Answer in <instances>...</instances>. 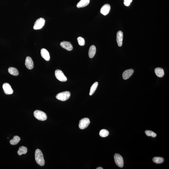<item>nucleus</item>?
I'll list each match as a JSON object with an SVG mask.
<instances>
[{
  "label": "nucleus",
  "mask_w": 169,
  "mask_h": 169,
  "mask_svg": "<svg viewBox=\"0 0 169 169\" xmlns=\"http://www.w3.org/2000/svg\"><path fill=\"white\" fill-rule=\"evenodd\" d=\"M115 161L116 164L119 167L122 168L123 166V158L120 155L116 153L114 156Z\"/></svg>",
  "instance_id": "nucleus-5"
},
{
  "label": "nucleus",
  "mask_w": 169,
  "mask_h": 169,
  "mask_svg": "<svg viewBox=\"0 0 169 169\" xmlns=\"http://www.w3.org/2000/svg\"><path fill=\"white\" fill-rule=\"evenodd\" d=\"M164 161V159L160 157H155L153 159V161L157 164H160L163 163Z\"/></svg>",
  "instance_id": "nucleus-23"
},
{
  "label": "nucleus",
  "mask_w": 169,
  "mask_h": 169,
  "mask_svg": "<svg viewBox=\"0 0 169 169\" xmlns=\"http://www.w3.org/2000/svg\"><path fill=\"white\" fill-rule=\"evenodd\" d=\"M134 73V70L132 69L127 70L123 72L122 77L124 80H127L130 78Z\"/></svg>",
  "instance_id": "nucleus-14"
},
{
  "label": "nucleus",
  "mask_w": 169,
  "mask_h": 169,
  "mask_svg": "<svg viewBox=\"0 0 169 169\" xmlns=\"http://www.w3.org/2000/svg\"><path fill=\"white\" fill-rule=\"evenodd\" d=\"M98 83L97 82H95L91 86V88H90L89 95H92L94 93L95 91H96L97 88L98 87Z\"/></svg>",
  "instance_id": "nucleus-21"
},
{
  "label": "nucleus",
  "mask_w": 169,
  "mask_h": 169,
  "mask_svg": "<svg viewBox=\"0 0 169 169\" xmlns=\"http://www.w3.org/2000/svg\"><path fill=\"white\" fill-rule=\"evenodd\" d=\"M27 152V148L25 147L22 146L19 148L17 153L19 155H21L23 154H26Z\"/></svg>",
  "instance_id": "nucleus-19"
},
{
  "label": "nucleus",
  "mask_w": 169,
  "mask_h": 169,
  "mask_svg": "<svg viewBox=\"0 0 169 169\" xmlns=\"http://www.w3.org/2000/svg\"><path fill=\"white\" fill-rule=\"evenodd\" d=\"M145 133L148 136H151L152 137L155 138L157 136V134L155 133L150 130H146L145 131Z\"/></svg>",
  "instance_id": "nucleus-24"
},
{
  "label": "nucleus",
  "mask_w": 169,
  "mask_h": 169,
  "mask_svg": "<svg viewBox=\"0 0 169 169\" xmlns=\"http://www.w3.org/2000/svg\"><path fill=\"white\" fill-rule=\"evenodd\" d=\"M132 0H124V4L125 6H129Z\"/></svg>",
  "instance_id": "nucleus-26"
},
{
  "label": "nucleus",
  "mask_w": 169,
  "mask_h": 169,
  "mask_svg": "<svg viewBox=\"0 0 169 169\" xmlns=\"http://www.w3.org/2000/svg\"><path fill=\"white\" fill-rule=\"evenodd\" d=\"M109 134V131L105 129L101 130L99 132V135L102 137L105 138L108 136Z\"/></svg>",
  "instance_id": "nucleus-22"
},
{
  "label": "nucleus",
  "mask_w": 169,
  "mask_h": 169,
  "mask_svg": "<svg viewBox=\"0 0 169 169\" xmlns=\"http://www.w3.org/2000/svg\"><path fill=\"white\" fill-rule=\"evenodd\" d=\"M33 115L36 118L40 121H44L47 119V115L41 110H36L33 113Z\"/></svg>",
  "instance_id": "nucleus-2"
},
{
  "label": "nucleus",
  "mask_w": 169,
  "mask_h": 169,
  "mask_svg": "<svg viewBox=\"0 0 169 169\" xmlns=\"http://www.w3.org/2000/svg\"><path fill=\"white\" fill-rule=\"evenodd\" d=\"M79 44L80 46H84L85 45V42L84 39L81 37H78L77 39Z\"/></svg>",
  "instance_id": "nucleus-25"
},
{
  "label": "nucleus",
  "mask_w": 169,
  "mask_h": 169,
  "mask_svg": "<svg viewBox=\"0 0 169 169\" xmlns=\"http://www.w3.org/2000/svg\"><path fill=\"white\" fill-rule=\"evenodd\" d=\"M96 169H103V168H102V167H97V168H96Z\"/></svg>",
  "instance_id": "nucleus-27"
},
{
  "label": "nucleus",
  "mask_w": 169,
  "mask_h": 169,
  "mask_svg": "<svg viewBox=\"0 0 169 169\" xmlns=\"http://www.w3.org/2000/svg\"><path fill=\"white\" fill-rule=\"evenodd\" d=\"M155 73L157 76L159 77H162L164 75V71L161 68H157L155 70Z\"/></svg>",
  "instance_id": "nucleus-17"
},
{
  "label": "nucleus",
  "mask_w": 169,
  "mask_h": 169,
  "mask_svg": "<svg viewBox=\"0 0 169 169\" xmlns=\"http://www.w3.org/2000/svg\"><path fill=\"white\" fill-rule=\"evenodd\" d=\"M45 20L43 18H41L37 19L35 23L33 28L35 29H42L44 25Z\"/></svg>",
  "instance_id": "nucleus-7"
},
{
  "label": "nucleus",
  "mask_w": 169,
  "mask_h": 169,
  "mask_svg": "<svg viewBox=\"0 0 169 169\" xmlns=\"http://www.w3.org/2000/svg\"><path fill=\"white\" fill-rule=\"evenodd\" d=\"M90 0H81L77 5L78 8H81L86 7L89 3Z\"/></svg>",
  "instance_id": "nucleus-16"
},
{
  "label": "nucleus",
  "mask_w": 169,
  "mask_h": 169,
  "mask_svg": "<svg viewBox=\"0 0 169 169\" xmlns=\"http://www.w3.org/2000/svg\"><path fill=\"white\" fill-rule=\"evenodd\" d=\"M41 55L43 58L46 61L50 60V57L49 53L46 49L42 48L41 50Z\"/></svg>",
  "instance_id": "nucleus-13"
},
{
  "label": "nucleus",
  "mask_w": 169,
  "mask_h": 169,
  "mask_svg": "<svg viewBox=\"0 0 169 169\" xmlns=\"http://www.w3.org/2000/svg\"><path fill=\"white\" fill-rule=\"evenodd\" d=\"M90 123V121L88 118H82L80 121L79 126L81 129H84L88 127Z\"/></svg>",
  "instance_id": "nucleus-6"
},
{
  "label": "nucleus",
  "mask_w": 169,
  "mask_h": 169,
  "mask_svg": "<svg viewBox=\"0 0 169 169\" xmlns=\"http://www.w3.org/2000/svg\"><path fill=\"white\" fill-rule=\"evenodd\" d=\"M111 9L110 5L108 4H106L101 8L100 12L104 15H106L109 13Z\"/></svg>",
  "instance_id": "nucleus-11"
},
{
  "label": "nucleus",
  "mask_w": 169,
  "mask_h": 169,
  "mask_svg": "<svg viewBox=\"0 0 169 169\" xmlns=\"http://www.w3.org/2000/svg\"><path fill=\"white\" fill-rule=\"evenodd\" d=\"M9 73L14 76H17L19 74L18 71L16 68L13 67H10L8 69Z\"/></svg>",
  "instance_id": "nucleus-18"
},
{
  "label": "nucleus",
  "mask_w": 169,
  "mask_h": 169,
  "mask_svg": "<svg viewBox=\"0 0 169 169\" xmlns=\"http://www.w3.org/2000/svg\"><path fill=\"white\" fill-rule=\"evenodd\" d=\"M96 52V48L95 46L92 45L90 46L88 52L89 57L92 58L95 56Z\"/></svg>",
  "instance_id": "nucleus-15"
},
{
  "label": "nucleus",
  "mask_w": 169,
  "mask_h": 169,
  "mask_svg": "<svg viewBox=\"0 0 169 169\" xmlns=\"http://www.w3.org/2000/svg\"><path fill=\"white\" fill-rule=\"evenodd\" d=\"M123 39V33L121 31L117 32V45L119 47L122 46Z\"/></svg>",
  "instance_id": "nucleus-10"
},
{
  "label": "nucleus",
  "mask_w": 169,
  "mask_h": 169,
  "mask_svg": "<svg viewBox=\"0 0 169 169\" xmlns=\"http://www.w3.org/2000/svg\"><path fill=\"white\" fill-rule=\"evenodd\" d=\"M55 77L59 81L65 82L67 81V78L63 72L60 70H56L55 72Z\"/></svg>",
  "instance_id": "nucleus-4"
},
{
  "label": "nucleus",
  "mask_w": 169,
  "mask_h": 169,
  "mask_svg": "<svg viewBox=\"0 0 169 169\" xmlns=\"http://www.w3.org/2000/svg\"><path fill=\"white\" fill-rule=\"evenodd\" d=\"M71 96L70 92L69 91H65L58 94L56 95L57 99L62 101H65L68 100Z\"/></svg>",
  "instance_id": "nucleus-3"
},
{
  "label": "nucleus",
  "mask_w": 169,
  "mask_h": 169,
  "mask_svg": "<svg viewBox=\"0 0 169 169\" xmlns=\"http://www.w3.org/2000/svg\"><path fill=\"white\" fill-rule=\"evenodd\" d=\"M25 65L29 70H31L33 67V63L31 58L29 56L27 57L25 59Z\"/></svg>",
  "instance_id": "nucleus-12"
},
{
  "label": "nucleus",
  "mask_w": 169,
  "mask_h": 169,
  "mask_svg": "<svg viewBox=\"0 0 169 169\" xmlns=\"http://www.w3.org/2000/svg\"><path fill=\"white\" fill-rule=\"evenodd\" d=\"M20 138L18 136H15L14 137L13 139L10 141V143L11 145H15L17 144L20 141Z\"/></svg>",
  "instance_id": "nucleus-20"
},
{
  "label": "nucleus",
  "mask_w": 169,
  "mask_h": 169,
  "mask_svg": "<svg viewBox=\"0 0 169 169\" xmlns=\"http://www.w3.org/2000/svg\"><path fill=\"white\" fill-rule=\"evenodd\" d=\"M4 92L7 95L12 94L13 93V90L12 88L11 85L8 83H6L3 85Z\"/></svg>",
  "instance_id": "nucleus-8"
},
{
  "label": "nucleus",
  "mask_w": 169,
  "mask_h": 169,
  "mask_svg": "<svg viewBox=\"0 0 169 169\" xmlns=\"http://www.w3.org/2000/svg\"><path fill=\"white\" fill-rule=\"evenodd\" d=\"M60 45L62 47L67 51H71L73 50V46L70 42L63 41L60 43Z\"/></svg>",
  "instance_id": "nucleus-9"
},
{
  "label": "nucleus",
  "mask_w": 169,
  "mask_h": 169,
  "mask_svg": "<svg viewBox=\"0 0 169 169\" xmlns=\"http://www.w3.org/2000/svg\"><path fill=\"white\" fill-rule=\"evenodd\" d=\"M35 156L36 161L38 164L42 166L44 165L45 160L43 154L40 150L38 149L36 150L35 153Z\"/></svg>",
  "instance_id": "nucleus-1"
}]
</instances>
